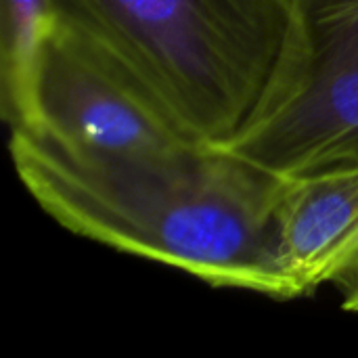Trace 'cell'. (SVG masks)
Returning a JSON list of instances; mask_svg holds the SVG:
<instances>
[{
	"label": "cell",
	"mask_w": 358,
	"mask_h": 358,
	"mask_svg": "<svg viewBox=\"0 0 358 358\" xmlns=\"http://www.w3.org/2000/svg\"><path fill=\"white\" fill-rule=\"evenodd\" d=\"M13 166L61 227L212 287L294 300L277 201L283 178L229 149L96 155L13 130Z\"/></svg>",
	"instance_id": "6da1fadb"
},
{
	"label": "cell",
	"mask_w": 358,
	"mask_h": 358,
	"mask_svg": "<svg viewBox=\"0 0 358 358\" xmlns=\"http://www.w3.org/2000/svg\"><path fill=\"white\" fill-rule=\"evenodd\" d=\"M52 13L212 149L262 122L300 57L294 0H52Z\"/></svg>",
	"instance_id": "7a4b0ae2"
},
{
	"label": "cell",
	"mask_w": 358,
	"mask_h": 358,
	"mask_svg": "<svg viewBox=\"0 0 358 358\" xmlns=\"http://www.w3.org/2000/svg\"><path fill=\"white\" fill-rule=\"evenodd\" d=\"M296 71L262 122L229 151L279 178L358 164V0H294Z\"/></svg>",
	"instance_id": "3957f363"
},
{
	"label": "cell",
	"mask_w": 358,
	"mask_h": 358,
	"mask_svg": "<svg viewBox=\"0 0 358 358\" xmlns=\"http://www.w3.org/2000/svg\"><path fill=\"white\" fill-rule=\"evenodd\" d=\"M31 109L27 132L80 153H153L197 145L105 57L57 23L38 55Z\"/></svg>",
	"instance_id": "277c9868"
},
{
	"label": "cell",
	"mask_w": 358,
	"mask_h": 358,
	"mask_svg": "<svg viewBox=\"0 0 358 358\" xmlns=\"http://www.w3.org/2000/svg\"><path fill=\"white\" fill-rule=\"evenodd\" d=\"M277 220L298 298L338 285L358 266V164L283 178Z\"/></svg>",
	"instance_id": "5b68a950"
},
{
	"label": "cell",
	"mask_w": 358,
	"mask_h": 358,
	"mask_svg": "<svg viewBox=\"0 0 358 358\" xmlns=\"http://www.w3.org/2000/svg\"><path fill=\"white\" fill-rule=\"evenodd\" d=\"M52 27V0H0V99L10 130L31 126L34 71Z\"/></svg>",
	"instance_id": "8992f818"
},
{
	"label": "cell",
	"mask_w": 358,
	"mask_h": 358,
	"mask_svg": "<svg viewBox=\"0 0 358 358\" xmlns=\"http://www.w3.org/2000/svg\"><path fill=\"white\" fill-rule=\"evenodd\" d=\"M338 287L342 292V308L358 315V266L338 283Z\"/></svg>",
	"instance_id": "52a82bcc"
}]
</instances>
